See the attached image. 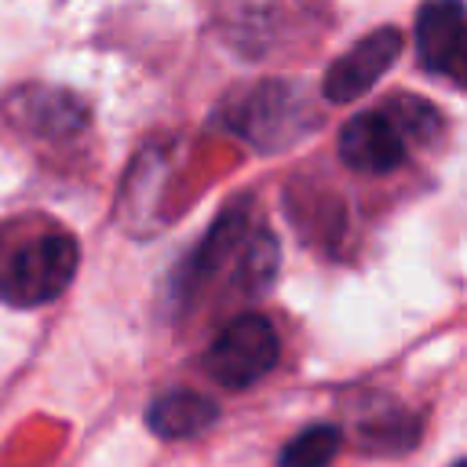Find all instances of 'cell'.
Wrapping results in <instances>:
<instances>
[{
	"mask_svg": "<svg viewBox=\"0 0 467 467\" xmlns=\"http://www.w3.org/2000/svg\"><path fill=\"white\" fill-rule=\"evenodd\" d=\"M18 99H22L18 102L22 124L40 135H69V131L84 128V120H88L84 102L58 88H26Z\"/></svg>",
	"mask_w": 467,
	"mask_h": 467,
	"instance_id": "7",
	"label": "cell"
},
{
	"mask_svg": "<svg viewBox=\"0 0 467 467\" xmlns=\"http://www.w3.org/2000/svg\"><path fill=\"white\" fill-rule=\"evenodd\" d=\"M441 77H449V80H456L460 88H467V29L460 33V40H456V47H452V55H449Z\"/></svg>",
	"mask_w": 467,
	"mask_h": 467,
	"instance_id": "12",
	"label": "cell"
},
{
	"mask_svg": "<svg viewBox=\"0 0 467 467\" xmlns=\"http://www.w3.org/2000/svg\"><path fill=\"white\" fill-rule=\"evenodd\" d=\"M401 29L394 26H379L372 29L368 36H361L350 51H343L328 69H325V80H321V95L325 102L332 106H347L354 99H361L401 55Z\"/></svg>",
	"mask_w": 467,
	"mask_h": 467,
	"instance_id": "3",
	"label": "cell"
},
{
	"mask_svg": "<svg viewBox=\"0 0 467 467\" xmlns=\"http://www.w3.org/2000/svg\"><path fill=\"white\" fill-rule=\"evenodd\" d=\"M277 354H281V339L270 317L241 314L204 350V372L226 390H248L277 365Z\"/></svg>",
	"mask_w": 467,
	"mask_h": 467,
	"instance_id": "2",
	"label": "cell"
},
{
	"mask_svg": "<svg viewBox=\"0 0 467 467\" xmlns=\"http://www.w3.org/2000/svg\"><path fill=\"white\" fill-rule=\"evenodd\" d=\"M80 263V244L62 234H36L29 241H22L0 266V299L11 306H44L51 299H58Z\"/></svg>",
	"mask_w": 467,
	"mask_h": 467,
	"instance_id": "1",
	"label": "cell"
},
{
	"mask_svg": "<svg viewBox=\"0 0 467 467\" xmlns=\"http://www.w3.org/2000/svg\"><path fill=\"white\" fill-rule=\"evenodd\" d=\"M405 153L409 142L379 109L354 113L339 128V161L361 175H390L405 164Z\"/></svg>",
	"mask_w": 467,
	"mask_h": 467,
	"instance_id": "4",
	"label": "cell"
},
{
	"mask_svg": "<svg viewBox=\"0 0 467 467\" xmlns=\"http://www.w3.org/2000/svg\"><path fill=\"white\" fill-rule=\"evenodd\" d=\"M379 113L398 128V135L405 142H416V146H431L441 135V128H445L438 106L427 102V99H420V95H409V91L387 95L383 106H379Z\"/></svg>",
	"mask_w": 467,
	"mask_h": 467,
	"instance_id": "9",
	"label": "cell"
},
{
	"mask_svg": "<svg viewBox=\"0 0 467 467\" xmlns=\"http://www.w3.org/2000/svg\"><path fill=\"white\" fill-rule=\"evenodd\" d=\"M416 420L405 416L401 409H390L379 423H361V445L372 449V452H401L416 441Z\"/></svg>",
	"mask_w": 467,
	"mask_h": 467,
	"instance_id": "11",
	"label": "cell"
},
{
	"mask_svg": "<svg viewBox=\"0 0 467 467\" xmlns=\"http://www.w3.org/2000/svg\"><path fill=\"white\" fill-rule=\"evenodd\" d=\"M244 219H248L244 204L226 208V212L215 219V226L204 234L201 248L190 255V266H186L182 288H190V285H197V281L212 277V274H215V266H219V263H226V259L234 255V248H237V241H241V234H244Z\"/></svg>",
	"mask_w": 467,
	"mask_h": 467,
	"instance_id": "8",
	"label": "cell"
},
{
	"mask_svg": "<svg viewBox=\"0 0 467 467\" xmlns=\"http://www.w3.org/2000/svg\"><path fill=\"white\" fill-rule=\"evenodd\" d=\"M343 449V431L336 423H314L299 431L277 456V467H328Z\"/></svg>",
	"mask_w": 467,
	"mask_h": 467,
	"instance_id": "10",
	"label": "cell"
},
{
	"mask_svg": "<svg viewBox=\"0 0 467 467\" xmlns=\"http://www.w3.org/2000/svg\"><path fill=\"white\" fill-rule=\"evenodd\" d=\"M467 29L463 0H423L416 11V55L427 73H445V62Z\"/></svg>",
	"mask_w": 467,
	"mask_h": 467,
	"instance_id": "5",
	"label": "cell"
},
{
	"mask_svg": "<svg viewBox=\"0 0 467 467\" xmlns=\"http://www.w3.org/2000/svg\"><path fill=\"white\" fill-rule=\"evenodd\" d=\"M215 416H219V409L212 398H204L197 390H168L146 409V427L157 438L182 441V438L204 434L215 423Z\"/></svg>",
	"mask_w": 467,
	"mask_h": 467,
	"instance_id": "6",
	"label": "cell"
},
{
	"mask_svg": "<svg viewBox=\"0 0 467 467\" xmlns=\"http://www.w3.org/2000/svg\"><path fill=\"white\" fill-rule=\"evenodd\" d=\"M452 467H467V460H460V463H452Z\"/></svg>",
	"mask_w": 467,
	"mask_h": 467,
	"instance_id": "13",
	"label": "cell"
}]
</instances>
